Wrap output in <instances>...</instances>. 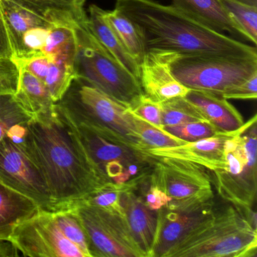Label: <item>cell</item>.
Instances as JSON below:
<instances>
[{
    "instance_id": "31",
    "label": "cell",
    "mask_w": 257,
    "mask_h": 257,
    "mask_svg": "<svg viewBox=\"0 0 257 257\" xmlns=\"http://www.w3.org/2000/svg\"><path fill=\"white\" fill-rule=\"evenodd\" d=\"M124 186L111 183H106L77 202L94 206L123 216L122 208L120 204V195Z\"/></svg>"
},
{
    "instance_id": "3",
    "label": "cell",
    "mask_w": 257,
    "mask_h": 257,
    "mask_svg": "<svg viewBox=\"0 0 257 257\" xmlns=\"http://www.w3.org/2000/svg\"><path fill=\"white\" fill-rule=\"evenodd\" d=\"M256 251L257 229L228 203L214 204L213 213L167 257H252Z\"/></svg>"
},
{
    "instance_id": "38",
    "label": "cell",
    "mask_w": 257,
    "mask_h": 257,
    "mask_svg": "<svg viewBox=\"0 0 257 257\" xmlns=\"http://www.w3.org/2000/svg\"><path fill=\"white\" fill-rule=\"evenodd\" d=\"M28 124H19L13 126L7 132L6 136L16 145H25L28 133Z\"/></svg>"
},
{
    "instance_id": "23",
    "label": "cell",
    "mask_w": 257,
    "mask_h": 257,
    "mask_svg": "<svg viewBox=\"0 0 257 257\" xmlns=\"http://www.w3.org/2000/svg\"><path fill=\"white\" fill-rule=\"evenodd\" d=\"M19 88L16 98L32 117L52 112L55 107L48 88L41 80L29 72L19 68Z\"/></svg>"
},
{
    "instance_id": "12",
    "label": "cell",
    "mask_w": 257,
    "mask_h": 257,
    "mask_svg": "<svg viewBox=\"0 0 257 257\" xmlns=\"http://www.w3.org/2000/svg\"><path fill=\"white\" fill-rule=\"evenodd\" d=\"M0 181L34 200L40 209L55 211L53 198L39 168L24 146L7 136L0 141Z\"/></svg>"
},
{
    "instance_id": "26",
    "label": "cell",
    "mask_w": 257,
    "mask_h": 257,
    "mask_svg": "<svg viewBox=\"0 0 257 257\" xmlns=\"http://www.w3.org/2000/svg\"><path fill=\"white\" fill-rule=\"evenodd\" d=\"M131 113L133 118L135 132L139 140L141 149L144 151L176 147L186 143L168 133L165 129L158 128L145 120L134 115L132 112Z\"/></svg>"
},
{
    "instance_id": "28",
    "label": "cell",
    "mask_w": 257,
    "mask_h": 257,
    "mask_svg": "<svg viewBox=\"0 0 257 257\" xmlns=\"http://www.w3.org/2000/svg\"><path fill=\"white\" fill-rule=\"evenodd\" d=\"M162 122L165 127L192 121H207L185 97H175L161 103Z\"/></svg>"
},
{
    "instance_id": "17",
    "label": "cell",
    "mask_w": 257,
    "mask_h": 257,
    "mask_svg": "<svg viewBox=\"0 0 257 257\" xmlns=\"http://www.w3.org/2000/svg\"><path fill=\"white\" fill-rule=\"evenodd\" d=\"M172 6L216 32L222 34L227 33L231 38L246 40L220 0H172Z\"/></svg>"
},
{
    "instance_id": "7",
    "label": "cell",
    "mask_w": 257,
    "mask_h": 257,
    "mask_svg": "<svg viewBox=\"0 0 257 257\" xmlns=\"http://www.w3.org/2000/svg\"><path fill=\"white\" fill-rule=\"evenodd\" d=\"M170 68L176 79L188 89L222 96L257 73V59L175 55Z\"/></svg>"
},
{
    "instance_id": "8",
    "label": "cell",
    "mask_w": 257,
    "mask_h": 257,
    "mask_svg": "<svg viewBox=\"0 0 257 257\" xmlns=\"http://www.w3.org/2000/svg\"><path fill=\"white\" fill-rule=\"evenodd\" d=\"M57 103L75 121L109 131L142 150L128 108L85 81L75 77Z\"/></svg>"
},
{
    "instance_id": "15",
    "label": "cell",
    "mask_w": 257,
    "mask_h": 257,
    "mask_svg": "<svg viewBox=\"0 0 257 257\" xmlns=\"http://www.w3.org/2000/svg\"><path fill=\"white\" fill-rule=\"evenodd\" d=\"M123 216L144 257H151L156 236L158 211L150 210L136 189L124 186L120 195Z\"/></svg>"
},
{
    "instance_id": "11",
    "label": "cell",
    "mask_w": 257,
    "mask_h": 257,
    "mask_svg": "<svg viewBox=\"0 0 257 257\" xmlns=\"http://www.w3.org/2000/svg\"><path fill=\"white\" fill-rule=\"evenodd\" d=\"M9 241L25 256L85 257L84 252L64 235L53 212L43 209L18 224Z\"/></svg>"
},
{
    "instance_id": "21",
    "label": "cell",
    "mask_w": 257,
    "mask_h": 257,
    "mask_svg": "<svg viewBox=\"0 0 257 257\" xmlns=\"http://www.w3.org/2000/svg\"><path fill=\"white\" fill-rule=\"evenodd\" d=\"M87 25L97 41L139 80V67L126 52L119 39L105 17V11L96 5L88 9Z\"/></svg>"
},
{
    "instance_id": "35",
    "label": "cell",
    "mask_w": 257,
    "mask_h": 257,
    "mask_svg": "<svg viewBox=\"0 0 257 257\" xmlns=\"http://www.w3.org/2000/svg\"><path fill=\"white\" fill-rule=\"evenodd\" d=\"M18 84L16 67L10 59L0 58V94H13Z\"/></svg>"
},
{
    "instance_id": "14",
    "label": "cell",
    "mask_w": 257,
    "mask_h": 257,
    "mask_svg": "<svg viewBox=\"0 0 257 257\" xmlns=\"http://www.w3.org/2000/svg\"><path fill=\"white\" fill-rule=\"evenodd\" d=\"M175 55L167 51H147L139 66V82L144 95L162 103L185 97L189 92L171 73L170 63Z\"/></svg>"
},
{
    "instance_id": "9",
    "label": "cell",
    "mask_w": 257,
    "mask_h": 257,
    "mask_svg": "<svg viewBox=\"0 0 257 257\" xmlns=\"http://www.w3.org/2000/svg\"><path fill=\"white\" fill-rule=\"evenodd\" d=\"M150 180L171 198L168 207L186 208L214 201L210 171L187 161L155 156Z\"/></svg>"
},
{
    "instance_id": "1",
    "label": "cell",
    "mask_w": 257,
    "mask_h": 257,
    "mask_svg": "<svg viewBox=\"0 0 257 257\" xmlns=\"http://www.w3.org/2000/svg\"><path fill=\"white\" fill-rule=\"evenodd\" d=\"M28 129L24 147L41 172L55 210L71 207L106 184L87 155L73 119L58 103L52 112L32 117Z\"/></svg>"
},
{
    "instance_id": "2",
    "label": "cell",
    "mask_w": 257,
    "mask_h": 257,
    "mask_svg": "<svg viewBox=\"0 0 257 257\" xmlns=\"http://www.w3.org/2000/svg\"><path fill=\"white\" fill-rule=\"evenodd\" d=\"M115 9L125 15L142 34L147 51L177 55H216L255 58L257 50L193 20L175 7L153 0H116Z\"/></svg>"
},
{
    "instance_id": "34",
    "label": "cell",
    "mask_w": 257,
    "mask_h": 257,
    "mask_svg": "<svg viewBox=\"0 0 257 257\" xmlns=\"http://www.w3.org/2000/svg\"><path fill=\"white\" fill-rule=\"evenodd\" d=\"M52 28L37 27V28H31V30L27 31L22 38V46H23L22 56L20 58L15 60L25 59V58H31L36 55H43V49Z\"/></svg>"
},
{
    "instance_id": "24",
    "label": "cell",
    "mask_w": 257,
    "mask_h": 257,
    "mask_svg": "<svg viewBox=\"0 0 257 257\" xmlns=\"http://www.w3.org/2000/svg\"><path fill=\"white\" fill-rule=\"evenodd\" d=\"M105 17L126 52L136 61L139 67L147 52V49L142 34L137 25L115 8L112 11H105Z\"/></svg>"
},
{
    "instance_id": "40",
    "label": "cell",
    "mask_w": 257,
    "mask_h": 257,
    "mask_svg": "<svg viewBox=\"0 0 257 257\" xmlns=\"http://www.w3.org/2000/svg\"><path fill=\"white\" fill-rule=\"evenodd\" d=\"M234 1L246 4V5L252 6V7H257V0H234Z\"/></svg>"
},
{
    "instance_id": "19",
    "label": "cell",
    "mask_w": 257,
    "mask_h": 257,
    "mask_svg": "<svg viewBox=\"0 0 257 257\" xmlns=\"http://www.w3.org/2000/svg\"><path fill=\"white\" fill-rule=\"evenodd\" d=\"M45 19L54 26L74 30L88 19L84 10L85 0H10Z\"/></svg>"
},
{
    "instance_id": "36",
    "label": "cell",
    "mask_w": 257,
    "mask_h": 257,
    "mask_svg": "<svg viewBox=\"0 0 257 257\" xmlns=\"http://www.w3.org/2000/svg\"><path fill=\"white\" fill-rule=\"evenodd\" d=\"M222 97L227 100H256L257 73L224 94Z\"/></svg>"
},
{
    "instance_id": "33",
    "label": "cell",
    "mask_w": 257,
    "mask_h": 257,
    "mask_svg": "<svg viewBox=\"0 0 257 257\" xmlns=\"http://www.w3.org/2000/svg\"><path fill=\"white\" fill-rule=\"evenodd\" d=\"M128 109L134 115L145 120L158 128L164 129L162 106L159 102L155 101L143 94L138 101L128 107Z\"/></svg>"
},
{
    "instance_id": "22",
    "label": "cell",
    "mask_w": 257,
    "mask_h": 257,
    "mask_svg": "<svg viewBox=\"0 0 257 257\" xmlns=\"http://www.w3.org/2000/svg\"><path fill=\"white\" fill-rule=\"evenodd\" d=\"M0 9L4 16L13 49L12 60L18 59L22 56V38L27 31L37 27H54L47 21L10 0H0Z\"/></svg>"
},
{
    "instance_id": "29",
    "label": "cell",
    "mask_w": 257,
    "mask_h": 257,
    "mask_svg": "<svg viewBox=\"0 0 257 257\" xmlns=\"http://www.w3.org/2000/svg\"><path fill=\"white\" fill-rule=\"evenodd\" d=\"M224 8L240 28L248 42L257 43V7L234 0H220Z\"/></svg>"
},
{
    "instance_id": "27",
    "label": "cell",
    "mask_w": 257,
    "mask_h": 257,
    "mask_svg": "<svg viewBox=\"0 0 257 257\" xmlns=\"http://www.w3.org/2000/svg\"><path fill=\"white\" fill-rule=\"evenodd\" d=\"M52 212L54 218L64 235L77 246L84 252L85 257H91L86 234L76 209L72 207Z\"/></svg>"
},
{
    "instance_id": "10",
    "label": "cell",
    "mask_w": 257,
    "mask_h": 257,
    "mask_svg": "<svg viewBox=\"0 0 257 257\" xmlns=\"http://www.w3.org/2000/svg\"><path fill=\"white\" fill-rule=\"evenodd\" d=\"M72 207L85 229L91 257H144L122 215L80 202Z\"/></svg>"
},
{
    "instance_id": "6",
    "label": "cell",
    "mask_w": 257,
    "mask_h": 257,
    "mask_svg": "<svg viewBox=\"0 0 257 257\" xmlns=\"http://www.w3.org/2000/svg\"><path fill=\"white\" fill-rule=\"evenodd\" d=\"M74 31L77 41L75 77L85 81L127 108L138 101L144 94L138 78L97 41L87 21L78 25Z\"/></svg>"
},
{
    "instance_id": "37",
    "label": "cell",
    "mask_w": 257,
    "mask_h": 257,
    "mask_svg": "<svg viewBox=\"0 0 257 257\" xmlns=\"http://www.w3.org/2000/svg\"><path fill=\"white\" fill-rule=\"evenodd\" d=\"M13 56V49L10 43L8 31L2 11L0 9V58H10Z\"/></svg>"
},
{
    "instance_id": "5",
    "label": "cell",
    "mask_w": 257,
    "mask_h": 257,
    "mask_svg": "<svg viewBox=\"0 0 257 257\" xmlns=\"http://www.w3.org/2000/svg\"><path fill=\"white\" fill-rule=\"evenodd\" d=\"M257 115L254 114L224 144V166L210 171L212 183L224 201L252 207L257 193Z\"/></svg>"
},
{
    "instance_id": "39",
    "label": "cell",
    "mask_w": 257,
    "mask_h": 257,
    "mask_svg": "<svg viewBox=\"0 0 257 257\" xmlns=\"http://www.w3.org/2000/svg\"><path fill=\"white\" fill-rule=\"evenodd\" d=\"M19 255V250L11 242L7 240L0 241V257H16Z\"/></svg>"
},
{
    "instance_id": "18",
    "label": "cell",
    "mask_w": 257,
    "mask_h": 257,
    "mask_svg": "<svg viewBox=\"0 0 257 257\" xmlns=\"http://www.w3.org/2000/svg\"><path fill=\"white\" fill-rule=\"evenodd\" d=\"M185 98L220 132H235L244 124L241 114L222 96L189 90Z\"/></svg>"
},
{
    "instance_id": "25",
    "label": "cell",
    "mask_w": 257,
    "mask_h": 257,
    "mask_svg": "<svg viewBox=\"0 0 257 257\" xmlns=\"http://www.w3.org/2000/svg\"><path fill=\"white\" fill-rule=\"evenodd\" d=\"M77 41L74 30L68 27L54 26L46 40L43 54L55 62L74 68Z\"/></svg>"
},
{
    "instance_id": "16",
    "label": "cell",
    "mask_w": 257,
    "mask_h": 257,
    "mask_svg": "<svg viewBox=\"0 0 257 257\" xmlns=\"http://www.w3.org/2000/svg\"><path fill=\"white\" fill-rule=\"evenodd\" d=\"M235 132H224L216 136L186 142L176 147L150 150L147 153L156 157H169L187 161L208 171H216L224 166V144Z\"/></svg>"
},
{
    "instance_id": "13",
    "label": "cell",
    "mask_w": 257,
    "mask_h": 257,
    "mask_svg": "<svg viewBox=\"0 0 257 257\" xmlns=\"http://www.w3.org/2000/svg\"><path fill=\"white\" fill-rule=\"evenodd\" d=\"M215 201L186 208L162 207L158 210L151 257H167L170 251L213 213Z\"/></svg>"
},
{
    "instance_id": "20",
    "label": "cell",
    "mask_w": 257,
    "mask_h": 257,
    "mask_svg": "<svg viewBox=\"0 0 257 257\" xmlns=\"http://www.w3.org/2000/svg\"><path fill=\"white\" fill-rule=\"evenodd\" d=\"M39 209L34 200L0 181V241H9L16 225Z\"/></svg>"
},
{
    "instance_id": "30",
    "label": "cell",
    "mask_w": 257,
    "mask_h": 257,
    "mask_svg": "<svg viewBox=\"0 0 257 257\" xmlns=\"http://www.w3.org/2000/svg\"><path fill=\"white\" fill-rule=\"evenodd\" d=\"M32 115L22 106L15 94H0V141L13 126L28 124Z\"/></svg>"
},
{
    "instance_id": "32",
    "label": "cell",
    "mask_w": 257,
    "mask_h": 257,
    "mask_svg": "<svg viewBox=\"0 0 257 257\" xmlns=\"http://www.w3.org/2000/svg\"><path fill=\"white\" fill-rule=\"evenodd\" d=\"M165 130L186 142H192L224 133L207 121H192L179 125L170 126L165 127Z\"/></svg>"
},
{
    "instance_id": "4",
    "label": "cell",
    "mask_w": 257,
    "mask_h": 257,
    "mask_svg": "<svg viewBox=\"0 0 257 257\" xmlns=\"http://www.w3.org/2000/svg\"><path fill=\"white\" fill-rule=\"evenodd\" d=\"M73 121L87 155L105 183L132 186L150 174L155 156L109 131Z\"/></svg>"
}]
</instances>
